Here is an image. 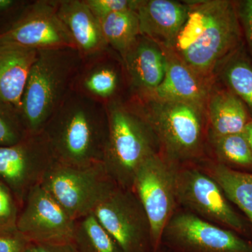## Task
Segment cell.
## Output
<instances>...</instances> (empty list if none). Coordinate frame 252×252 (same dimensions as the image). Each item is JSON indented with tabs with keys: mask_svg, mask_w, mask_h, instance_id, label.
I'll return each mask as SVG.
<instances>
[{
	"mask_svg": "<svg viewBox=\"0 0 252 252\" xmlns=\"http://www.w3.org/2000/svg\"><path fill=\"white\" fill-rule=\"evenodd\" d=\"M125 89L129 93L122 59L110 48L83 59L72 86V91L105 106L127 99Z\"/></svg>",
	"mask_w": 252,
	"mask_h": 252,
	"instance_id": "13",
	"label": "cell"
},
{
	"mask_svg": "<svg viewBox=\"0 0 252 252\" xmlns=\"http://www.w3.org/2000/svg\"><path fill=\"white\" fill-rule=\"evenodd\" d=\"M187 2L188 16L168 49L199 76L213 82L220 64L245 42L236 1Z\"/></svg>",
	"mask_w": 252,
	"mask_h": 252,
	"instance_id": "1",
	"label": "cell"
},
{
	"mask_svg": "<svg viewBox=\"0 0 252 252\" xmlns=\"http://www.w3.org/2000/svg\"><path fill=\"white\" fill-rule=\"evenodd\" d=\"M20 210L14 194L0 182V230L16 227Z\"/></svg>",
	"mask_w": 252,
	"mask_h": 252,
	"instance_id": "27",
	"label": "cell"
},
{
	"mask_svg": "<svg viewBox=\"0 0 252 252\" xmlns=\"http://www.w3.org/2000/svg\"><path fill=\"white\" fill-rule=\"evenodd\" d=\"M37 51L0 46V102L21 112V99Z\"/></svg>",
	"mask_w": 252,
	"mask_h": 252,
	"instance_id": "20",
	"label": "cell"
},
{
	"mask_svg": "<svg viewBox=\"0 0 252 252\" xmlns=\"http://www.w3.org/2000/svg\"><path fill=\"white\" fill-rule=\"evenodd\" d=\"M32 247L34 252H78L74 243L32 245Z\"/></svg>",
	"mask_w": 252,
	"mask_h": 252,
	"instance_id": "31",
	"label": "cell"
},
{
	"mask_svg": "<svg viewBox=\"0 0 252 252\" xmlns=\"http://www.w3.org/2000/svg\"><path fill=\"white\" fill-rule=\"evenodd\" d=\"M76 220L41 185L25 199L16 228L32 245L74 243Z\"/></svg>",
	"mask_w": 252,
	"mask_h": 252,
	"instance_id": "9",
	"label": "cell"
},
{
	"mask_svg": "<svg viewBox=\"0 0 252 252\" xmlns=\"http://www.w3.org/2000/svg\"><path fill=\"white\" fill-rule=\"evenodd\" d=\"M25 252H34V250H33L32 245V244L31 245H30L29 248H28Z\"/></svg>",
	"mask_w": 252,
	"mask_h": 252,
	"instance_id": "34",
	"label": "cell"
},
{
	"mask_svg": "<svg viewBox=\"0 0 252 252\" xmlns=\"http://www.w3.org/2000/svg\"><path fill=\"white\" fill-rule=\"evenodd\" d=\"M57 13L83 59L109 49L99 20L84 0L57 1Z\"/></svg>",
	"mask_w": 252,
	"mask_h": 252,
	"instance_id": "18",
	"label": "cell"
},
{
	"mask_svg": "<svg viewBox=\"0 0 252 252\" xmlns=\"http://www.w3.org/2000/svg\"><path fill=\"white\" fill-rule=\"evenodd\" d=\"M82 61L74 48L37 51L21 99V117L30 135L40 133L72 91Z\"/></svg>",
	"mask_w": 252,
	"mask_h": 252,
	"instance_id": "3",
	"label": "cell"
},
{
	"mask_svg": "<svg viewBox=\"0 0 252 252\" xmlns=\"http://www.w3.org/2000/svg\"><path fill=\"white\" fill-rule=\"evenodd\" d=\"M93 213L122 252H139L151 241L148 218L132 190L117 186Z\"/></svg>",
	"mask_w": 252,
	"mask_h": 252,
	"instance_id": "11",
	"label": "cell"
},
{
	"mask_svg": "<svg viewBox=\"0 0 252 252\" xmlns=\"http://www.w3.org/2000/svg\"><path fill=\"white\" fill-rule=\"evenodd\" d=\"M163 235L195 252H252L251 243L193 213L174 215Z\"/></svg>",
	"mask_w": 252,
	"mask_h": 252,
	"instance_id": "14",
	"label": "cell"
},
{
	"mask_svg": "<svg viewBox=\"0 0 252 252\" xmlns=\"http://www.w3.org/2000/svg\"><path fill=\"white\" fill-rule=\"evenodd\" d=\"M105 105L72 91L41 130L60 163H102L108 137Z\"/></svg>",
	"mask_w": 252,
	"mask_h": 252,
	"instance_id": "2",
	"label": "cell"
},
{
	"mask_svg": "<svg viewBox=\"0 0 252 252\" xmlns=\"http://www.w3.org/2000/svg\"><path fill=\"white\" fill-rule=\"evenodd\" d=\"M162 49L165 56V75L161 84L150 96L162 100L185 102L205 109L213 82L199 76L168 48Z\"/></svg>",
	"mask_w": 252,
	"mask_h": 252,
	"instance_id": "16",
	"label": "cell"
},
{
	"mask_svg": "<svg viewBox=\"0 0 252 252\" xmlns=\"http://www.w3.org/2000/svg\"><path fill=\"white\" fill-rule=\"evenodd\" d=\"M177 203L203 220L217 222L239 233L246 228L245 221L230 205L218 184L207 174L196 169L177 168Z\"/></svg>",
	"mask_w": 252,
	"mask_h": 252,
	"instance_id": "12",
	"label": "cell"
},
{
	"mask_svg": "<svg viewBox=\"0 0 252 252\" xmlns=\"http://www.w3.org/2000/svg\"><path fill=\"white\" fill-rule=\"evenodd\" d=\"M122 61L130 97L153 94L165 75V56L161 46L140 34Z\"/></svg>",
	"mask_w": 252,
	"mask_h": 252,
	"instance_id": "15",
	"label": "cell"
},
{
	"mask_svg": "<svg viewBox=\"0 0 252 252\" xmlns=\"http://www.w3.org/2000/svg\"><path fill=\"white\" fill-rule=\"evenodd\" d=\"M31 245L16 227L0 230V252H25Z\"/></svg>",
	"mask_w": 252,
	"mask_h": 252,
	"instance_id": "29",
	"label": "cell"
},
{
	"mask_svg": "<svg viewBox=\"0 0 252 252\" xmlns=\"http://www.w3.org/2000/svg\"><path fill=\"white\" fill-rule=\"evenodd\" d=\"M210 135L224 136L243 133L252 118L241 99L223 86H212L206 104Z\"/></svg>",
	"mask_w": 252,
	"mask_h": 252,
	"instance_id": "19",
	"label": "cell"
},
{
	"mask_svg": "<svg viewBox=\"0 0 252 252\" xmlns=\"http://www.w3.org/2000/svg\"><path fill=\"white\" fill-rule=\"evenodd\" d=\"M129 99L148 123L157 138L159 153L168 161L177 165L200 157L207 122L205 109L153 96Z\"/></svg>",
	"mask_w": 252,
	"mask_h": 252,
	"instance_id": "5",
	"label": "cell"
},
{
	"mask_svg": "<svg viewBox=\"0 0 252 252\" xmlns=\"http://www.w3.org/2000/svg\"><path fill=\"white\" fill-rule=\"evenodd\" d=\"M219 162L252 170V149L245 133L224 136L210 135Z\"/></svg>",
	"mask_w": 252,
	"mask_h": 252,
	"instance_id": "25",
	"label": "cell"
},
{
	"mask_svg": "<svg viewBox=\"0 0 252 252\" xmlns=\"http://www.w3.org/2000/svg\"><path fill=\"white\" fill-rule=\"evenodd\" d=\"M56 162L43 134L29 135L17 144L0 147V182L14 194L21 208L30 190L41 185Z\"/></svg>",
	"mask_w": 252,
	"mask_h": 252,
	"instance_id": "8",
	"label": "cell"
},
{
	"mask_svg": "<svg viewBox=\"0 0 252 252\" xmlns=\"http://www.w3.org/2000/svg\"><path fill=\"white\" fill-rule=\"evenodd\" d=\"M177 165L157 153L142 164L134 182L132 191L148 218L151 243L155 248L161 241L165 227L174 215L177 203Z\"/></svg>",
	"mask_w": 252,
	"mask_h": 252,
	"instance_id": "7",
	"label": "cell"
},
{
	"mask_svg": "<svg viewBox=\"0 0 252 252\" xmlns=\"http://www.w3.org/2000/svg\"><path fill=\"white\" fill-rule=\"evenodd\" d=\"M188 2L172 0H137L135 11L141 35L162 47H170L187 16Z\"/></svg>",
	"mask_w": 252,
	"mask_h": 252,
	"instance_id": "17",
	"label": "cell"
},
{
	"mask_svg": "<svg viewBox=\"0 0 252 252\" xmlns=\"http://www.w3.org/2000/svg\"><path fill=\"white\" fill-rule=\"evenodd\" d=\"M74 245L78 252H122L94 213L76 220Z\"/></svg>",
	"mask_w": 252,
	"mask_h": 252,
	"instance_id": "24",
	"label": "cell"
},
{
	"mask_svg": "<svg viewBox=\"0 0 252 252\" xmlns=\"http://www.w3.org/2000/svg\"><path fill=\"white\" fill-rule=\"evenodd\" d=\"M86 5L97 19L118 11L135 9L137 0H84Z\"/></svg>",
	"mask_w": 252,
	"mask_h": 252,
	"instance_id": "28",
	"label": "cell"
},
{
	"mask_svg": "<svg viewBox=\"0 0 252 252\" xmlns=\"http://www.w3.org/2000/svg\"><path fill=\"white\" fill-rule=\"evenodd\" d=\"M99 21L107 45L122 59L140 35L135 10L113 13Z\"/></svg>",
	"mask_w": 252,
	"mask_h": 252,
	"instance_id": "23",
	"label": "cell"
},
{
	"mask_svg": "<svg viewBox=\"0 0 252 252\" xmlns=\"http://www.w3.org/2000/svg\"><path fill=\"white\" fill-rule=\"evenodd\" d=\"M105 107L109 129L102 165L119 187L132 190L139 169L159 153L158 144L148 123L130 99Z\"/></svg>",
	"mask_w": 252,
	"mask_h": 252,
	"instance_id": "4",
	"label": "cell"
},
{
	"mask_svg": "<svg viewBox=\"0 0 252 252\" xmlns=\"http://www.w3.org/2000/svg\"><path fill=\"white\" fill-rule=\"evenodd\" d=\"M216 77L241 99L252 118V55L245 42L220 64Z\"/></svg>",
	"mask_w": 252,
	"mask_h": 252,
	"instance_id": "21",
	"label": "cell"
},
{
	"mask_svg": "<svg viewBox=\"0 0 252 252\" xmlns=\"http://www.w3.org/2000/svg\"><path fill=\"white\" fill-rule=\"evenodd\" d=\"M244 133L246 136L249 144H250V147H251L252 149V119L249 123L248 126H246V128H245Z\"/></svg>",
	"mask_w": 252,
	"mask_h": 252,
	"instance_id": "33",
	"label": "cell"
},
{
	"mask_svg": "<svg viewBox=\"0 0 252 252\" xmlns=\"http://www.w3.org/2000/svg\"><path fill=\"white\" fill-rule=\"evenodd\" d=\"M16 4L13 0H0V12H4L12 8Z\"/></svg>",
	"mask_w": 252,
	"mask_h": 252,
	"instance_id": "32",
	"label": "cell"
},
{
	"mask_svg": "<svg viewBox=\"0 0 252 252\" xmlns=\"http://www.w3.org/2000/svg\"><path fill=\"white\" fill-rule=\"evenodd\" d=\"M29 135L21 112L0 102V147L17 144Z\"/></svg>",
	"mask_w": 252,
	"mask_h": 252,
	"instance_id": "26",
	"label": "cell"
},
{
	"mask_svg": "<svg viewBox=\"0 0 252 252\" xmlns=\"http://www.w3.org/2000/svg\"><path fill=\"white\" fill-rule=\"evenodd\" d=\"M0 46L36 51L76 49L69 32L58 15L57 1L49 0H39L30 5L11 28L0 33Z\"/></svg>",
	"mask_w": 252,
	"mask_h": 252,
	"instance_id": "10",
	"label": "cell"
},
{
	"mask_svg": "<svg viewBox=\"0 0 252 252\" xmlns=\"http://www.w3.org/2000/svg\"><path fill=\"white\" fill-rule=\"evenodd\" d=\"M41 185L77 220L93 213L115 188L102 163L74 166L56 162Z\"/></svg>",
	"mask_w": 252,
	"mask_h": 252,
	"instance_id": "6",
	"label": "cell"
},
{
	"mask_svg": "<svg viewBox=\"0 0 252 252\" xmlns=\"http://www.w3.org/2000/svg\"><path fill=\"white\" fill-rule=\"evenodd\" d=\"M208 171L227 199L248 217L252 230V172L239 171L220 162L212 165Z\"/></svg>",
	"mask_w": 252,
	"mask_h": 252,
	"instance_id": "22",
	"label": "cell"
},
{
	"mask_svg": "<svg viewBox=\"0 0 252 252\" xmlns=\"http://www.w3.org/2000/svg\"><path fill=\"white\" fill-rule=\"evenodd\" d=\"M244 40L252 55V0L236 1Z\"/></svg>",
	"mask_w": 252,
	"mask_h": 252,
	"instance_id": "30",
	"label": "cell"
}]
</instances>
